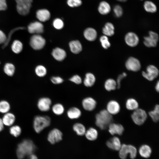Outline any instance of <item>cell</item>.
<instances>
[{
	"label": "cell",
	"instance_id": "44dd1931",
	"mask_svg": "<svg viewBox=\"0 0 159 159\" xmlns=\"http://www.w3.org/2000/svg\"><path fill=\"white\" fill-rule=\"evenodd\" d=\"M84 35L86 39L90 41L95 40L97 33L96 30L92 28H88L86 29L84 32Z\"/></svg>",
	"mask_w": 159,
	"mask_h": 159
},
{
	"label": "cell",
	"instance_id": "f35d334b",
	"mask_svg": "<svg viewBox=\"0 0 159 159\" xmlns=\"http://www.w3.org/2000/svg\"><path fill=\"white\" fill-rule=\"evenodd\" d=\"M4 71L5 73L8 75L12 76L14 73L15 67L12 64L6 63L4 66Z\"/></svg>",
	"mask_w": 159,
	"mask_h": 159
},
{
	"label": "cell",
	"instance_id": "11a10c76",
	"mask_svg": "<svg viewBox=\"0 0 159 159\" xmlns=\"http://www.w3.org/2000/svg\"></svg>",
	"mask_w": 159,
	"mask_h": 159
},
{
	"label": "cell",
	"instance_id": "5bb4252c",
	"mask_svg": "<svg viewBox=\"0 0 159 159\" xmlns=\"http://www.w3.org/2000/svg\"><path fill=\"white\" fill-rule=\"evenodd\" d=\"M29 32L31 34H39L44 31V26L39 21H35L30 23L28 26Z\"/></svg>",
	"mask_w": 159,
	"mask_h": 159
},
{
	"label": "cell",
	"instance_id": "7a4b0ae2",
	"mask_svg": "<svg viewBox=\"0 0 159 159\" xmlns=\"http://www.w3.org/2000/svg\"><path fill=\"white\" fill-rule=\"evenodd\" d=\"M112 120V115L106 110L100 111L95 116L96 125L102 130L105 129L108 127Z\"/></svg>",
	"mask_w": 159,
	"mask_h": 159
},
{
	"label": "cell",
	"instance_id": "4316f807",
	"mask_svg": "<svg viewBox=\"0 0 159 159\" xmlns=\"http://www.w3.org/2000/svg\"><path fill=\"white\" fill-rule=\"evenodd\" d=\"M115 27L113 24L110 22L106 23L102 29V33L104 35L111 37L115 33Z\"/></svg>",
	"mask_w": 159,
	"mask_h": 159
},
{
	"label": "cell",
	"instance_id": "4dcf8cb0",
	"mask_svg": "<svg viewBox=\"0 0 159 159\" xmlns=\"http://www.w3.org/2000/svg\"><path fill=\"white\" fill-rule=\"evenodd\" d=\"M73 129L77 134L79 136L85 135L86 131L85 127L80 123H75L73 126Z\"/></svg>",
	"mask_w": 159,
	"mask_h": 159
},
{
	"label": "cell",
	"instance_id": "f1b7e54d",
	"mask_svg": "<svg viewBox=\"0 0 159 159\" xmlns=\"http://www.w3.org/2000/svg\"><path fill=\"white\" fill-rule=\"evenodd\" d=\"M125 106L127 110L134 111L138 108L139 104L135 99L130 98L126 100Z\"/></svg>",
	"mask_w": 159,
	"mask_h": 159
},
{
	"label": "cell",
	"instance_id": "9c48e42d",
	"mask_svg": "<svg viewBox=\"0 0 159 159\" xmlns=\"http://www.w3.org/2000/svg\"><path fill=\"white\" fill-rule=\"evenodd\" d=\"M144 39L143 43L146 47H155L157 45L159 36L157 33L150 31L149 32V36L145 37Z\"/></svg>",
	"mask_w": 159,
	"mask_h": 159
},
{
	"label": "cell",
	"instance_id": "d590c367",
	"mask_svg": "<svg viewBox=\"0 0 159 159\" xmlns=\"http://www.w3.org/2000/svg\"><path fill=\"white\" fill-rule=\"evenodd\" d=\"M10 105L8 102L5 100L0 101V113H6L9 112Z\"/></svg>",
	"mask_w": 159,
	"mask_h": 159
},
{
	"label": "cell",
	"instance_id": "3957f363",
	"mask_svg": "<svg viewBox=\"0 0 159 159\" xmlns=\"http://www.w3.org/2000/svg\"><path fill=\"white\" fill-rule=\"evenodd\" d=\"M50 123L51 119L49 116L38 115L34 119L33 127L35 131L39 133L49 126Z\"/></svg>",
	"mask_w": 159,
	"mask_h": 159
},
{
	"label": "cell",
	"instance_id": "e0dca14e",
	"mask_svg": "<svg viewBox=\"0 0 159 159\" xmlns=\"http://www.w3.org/2000/svg\"><path fill=\"white\" fill-rule=\"evenodd\" d=\"M108 127L109 132L112 135H121L124 130V127L122 125L112 122L110 124Z\"/></svg>",
	"mask_w": 159,
	"mask_h": 159
},
{
	"label": "cell",
	"instance_id": "484cf974",
	"mask_svg": "<svg viewBox=\"0 0 159 159\" xmlns=\"http://www.w3.org/2000/svg\"><path fill=\"white\" fill-rule=\"evenodd\" d=\"M85 135L88 140L93 141L97 139L98 136V132L96 129L91 127L86 130Z\"/></svg>",
	"mask_w": 159,
	"mask_h": 159
},
{
	"label": "cell",
	"instance_id": "ffe728a7",
	"mask_svg": "<svg viewBox=\"0 0 159 159\" xmlns=\"http://www.w3.org/2000/svg\"><path fill=\"white\" fill-rule=\"evenodd\" d=\"M52 54L54 58L58 61H62L64 59L66 56L65 51L59 47L54 49Z\"/></svg>",
	"mask_w": 159,
	"mask_h": 159
},
{
	"label": "cell",
	"instance_id": "cb8c5ba5",
	"mask_svg": "<svg viewBox=\"0 0 159 159\" xmlns=\"http://www.w3.org/2000/svg\"><path fill=\"white\" fill-rule=\"evenodd\" d=\"M69 45L71 51L74 54H78L82 50V44L78 40L71 41L69 43Z\"/></svg>",
	"mask_w": 159,
	"mask_h": 159
},
{
	"label": "cell",
	"instance_id": "f546056e",
	"mask_svg": "<svg viewBox=\"0 0 159 159\" xmlns=\"http://www.w3.org/2000/svg\"><path fill=\"white\" fill-rule=\"evenodd\" d=\"M95 80V77L94 74L91 73H88L86 74L84 84L87 87H91L94 85Z\"/></svg>",
	"mask_w": 159,
	"mask_h": 159
},
{
	"label": "cell",
	"instance_id": "8d00e7d4",
	"mask_svg": "<svg viewBox=\"0 0 159 159\" xmlns=\"http://www.w3.org/2000/svg\"><path fill=\"white\" fill-rule=\"evenodd\" d=\"M23 45L22 43L18 40H15L11 46V49L15 53L18 54L22 50Z\"/></svg>",
	"mask_w": 159,
	"mask_h": 159
},
{
	"label": "cell",
	"instance_id": "ac0fdd59",
	"mask_svg": "<svg viewBox=\"0 0 159 159\" xmlns=\"http://www.w3.org/2000/svg\"><path fill=\"white\" fill-rule=\"evenodd\" d=\"M106 145L109 148L115 150H119L121 146L119 138L116 136L113 137L108 140Z\"/></svg>",
	"mask_w": 159,
	"mask_h": 159
},
{
	"label": "cell",
	"instance_id": "f907efd6",
	"mask_svg": "<svg viewBox=\"0 0 159 159\" xmlns=\"http://www.w3.org/2000/svg\"><path fill=\"white\" fill-rule=\"evenodd\" d=\"M4 125L2 119L0 118V132H1L4 128Z\"/></svg>",
	"mask_w": 159,
	"mask_h": 159
},
{
	"label": "cell",
	"instance_id": "bcb514c9",
	"mask_svg": "<svg viewBox=\"0 0 159 159\" xmlns=\"http://www.w3.org/2000/svg\"><path fill=\"white\" fill-rule=\"evenodd\" d=\"M51 82L54 84H58L62 83L63 79L59 77H53L51 79Z\"/></svg>",
	"mask_w": 159,
	"mask_h": 159
},
{
	"label": "cell",
	"instance_id": "b9f144b4",
	"mask_svg": "<svg viewBox=\"0 0 159 159\" xmlns=\"http://www.w3.org/2000/svg\"><path fill=\"white\" fill-rule=\"evenodd\" d=\"M53 24L56 29L59 30L62 29L64 26L63 21L59 18L55 19L53 21Z\"/></svg>",
	"mask_w": 159,
	"mask_h": 159
},
{
	"label": "cell",
	"instance_id": "277c9868",
	"mask_svg": "<svg viewBox=\"0 0 159 159\" xmlns=\"http://www.w3.org/2000/svg\"><path fill=\"white\" fill-rule=\"evenodd\" d=\"M119 150V156L122 159H126L128 154H130V157L132 159H134L136 156L137 149L135 147L131 145L123 144L121 145Z\"/></svg>",
	"mask_w": 159,
	"mask_h": 159
},
{
	"label": "cell",
	"instance_id": "9a60e30c",
	"mask_svg": "<svg viewBox=\"0 0 159 159\" xmlns=\"http://www.w3.org/2000/svg\"><path fill=\"white\" fill-rule=\"evenodd\" d=\"M97 102L93 98L88 97L84 99L82 102L83 108L88 111H92L96 107Z\"/></svg>",
	"mask_w": 159,
	"mask_h": 159
},
{
	"label": "cell",
	"instance_id": "83f0119b",
	"mask_svg": "<svg viewBox=\"0 0 159 159\" xmlns=\"http://www.w3.org/2000/svg\"><path fill=\"white\" fill-rule=\"evenodd\" d=\"M139 151L140 155L142 157L146 158L149 157L152 152L151 148L147 145H143L141 146Z\"/></svg>",
	"mask_w": 159,
	"mask_h": 159
},
{
	"label": "cell",
	"instance_id": "db71d44e",
	"mask_svg": "<svg viewBox=\"0 0 159 159\" xmlns=\"http://www.w3.org/2000/svg\"><path fill=\"white\" fill-rule=\"evenodd\" d=\"M119 1H120V2H125L127 1V0H117Z\"/></svg>",
	"mask_w": 159,
	"mask_h": 159
},
{
	"label": "cell",
	"instance_id": "ba28073f",
	"mask_svg": "<svg viewBox=\"0 0 159 159\" xmlns=\"http://www.w3.org/2000/svg\"><path fill=\"white\" fill-rule=\"evenodd\" d=\"M46 41L42 36L38 34H35L31 38L30 45L34 49L37 50L42 49L45 45Z\"/></svg>",
	"mask_w": 159,
	"mask_h": 159
},
{
	"label": "cell",
	"instance_id": "52a82bcc",
	"mask_svg": "<svg viewBox=\"0 0 159 159\" xmlns=\"http://www.w3.org/2000/svg\"><path fill=\"white\" fill-rule=\"evenodd\" d=\"M143 76L146 79L152 81L156 78L159 75V70L155 66L150 65L148 66L146 72H142Z\"/></svg>",
	"mask_w": 159,
	"mask_h": 159
},
{
	"label": "cell",
	"instance_id": "2e32d148",
	"mask_svg": "<svg viewBox=\"0 0 159 159\" xmlns=\"http://www.w3.org/2000/svg\"><path fill=\"white\" fill-rule=\"evenodd\" d=\"M120 109V106L118 102L115 100H111L108 102L106 110L112 115L118 113Z\"/></svg>",
	"mask_w": 159,
	"mask_h": 159
},
{
	"label": "cell",
	"instance_id": "d6a6232c",
	"mask_svg": "<svg viewBox=\"0 0 159 159\" xmlns=\"http://www.w3.org/2000/svg\"><path fill=\"white\" fill-rule=\"evenodd\" d=\"M143 6L145 10L147 12L154 13L157 11L156 6L151 1H145L144 3Z\"/></svg>",
	"mask_w": 159,
	"mask_h": 159
},
{
	"label": "cell",
	"instance_id": "681fc988",
	"mask_svg": "<svg viewBox=\"0 0 159 159\" xmlns=\"http://www.w3.org/2000/svg\"><path fill=\"white\" fill-rule=\"evenodd\" d=\"M6 40V37L5 34L0 30V44L5 42Z\"/></svg>",
	"mask_w": 159,
	"mask_h": 159
},
{
	"label": "cell",
	"instance_id": "d4e9b609",
	"mask_svg": "<svg viewBox=\"0 0 159 159\" xmlns=\"http://www.w3.org/2000/svg\"><path fill=\"white\" fill-rule=\"evenodd\" d=\"M98 11L100 14L105 15L110 13L111 7L109 4L105 1L100 2L98 7Z\"/></svg>",
	"mask_w": 159,
	"mask_h": 159
},
{
	"label": "cell",
	"instance_id": "603a6c76",
	"mask_svg": "<svg viewBox=\"0 0 159 159\" xmlns=\"http://www.w3.org/2000/svg\"><path fill=\"white\" fill-rule=\"evenodd\" d=\"M81 114L82 112L80 110L75 107L70 108L67 112L68 117L71 119L78 118L81 116Z\"/></svg>",
	"mask_w": 159,
	"mask_h": 159
},
{
	"label": "cell",
	"instance_id": "7dc6e473",
	"mask_svg": "<svg viewBox=\"0 0 159 159\" xmlns=\"http://www.w3.org/2000/svg\"><path fill=\"white\" fill-rule=\"evenodd\" d=\"M127 74L123 72L122 74L119 75L117 77V80L116 81L117 84V88L119 89L120 87V82L121 80L125 77L127 76Z\"/></svg>",
	"mask_w": 159,
	"mask_h": 159
},
{
	"label": "cell",
	"instance_id": "d6986e66",
	"mask_svg": "<svg viewBox=\"0 0 159 159\" xmlns=\"http://www.w3.org/2000/svg\"><path fill=\"white\" fill-rule=\"evenodd\" d=\"M50 16L49 11L47 9L39 10L36 12V17L41 22H45L48 20Z\"/></svg>",
	"mask_w": 159,
	"mask_h": 159
},
{
	"label": "cell",
	"instance_id": "74e56055",
	"mask_svg": "<svg viewBox=\"0 0 159 159\" xmlns=\"http://www.w3.org/2000/svg\"><path fill=\"white\" fill-rule=\"evenodd\" d=\"M21 132V127L17 125L12 126L9 129L10 134L15 137H17L19 136Z\"/></svg>",
	"mask_w": 159,
	"mask_h": 159
},
{
	"label": "cell",
	"instance_id": "7c38bea8",
	"mask_svg": "<svg viewBox=\"0 0 159 159\" xmlns=\"http://www.w3.org/2000/svg\"><path fill=\"white\" fill-rule=\"evenodd\" d=\"M52 103L51 100L47 97L40 98L38 101L37 106L39 109L41 111H49Z\"/></svg>",
	"mask_w": 159,
	"mask_h": 159
},
{
	"label": "cell",
	"instance_id": "1f68e13d",
	"mask_svg": "<svg viewBox=\"0 0 159 159\" xmlns=\"http://www.w3.org/2000/svg\"><path fill=\"white\" fill-rule=\"evenodd\" d=\"M104 87L105 90L108 91L115 90L117 88L116 82L112 79H108L105 81Z\"/></svg>",
	"mask_w": 159,
	"mask_h": 159
},
{
	"label": "cell",
	"instance_id": "5b68a950",
	"mask_svg": "<svg viewBox=\"0 0 159 159\" xmlns=\"http://www.w3.org/2000/svg\"><path fill=\"white\" fill-rule=\"evenodd\" d=\"M131 117L133 121L135 124L141 125L143 124L146 120L147 115L145 110L138 108L133 111Z\"/></svg>",
	"mask_w": 159,
	"mask_h": 159
},
{
	"label": "cell",
	"instance_id": "8fae6325",
	"mask_svg": "<svg viewBox=\"0 0 159 159\" xmlns=\"http://www.w3.org/2000/svg\"><path fill=\"white\" fill-rule=\"evenodd\" d=\"M63 134L62 132L57 128H54L48 133L47 140L51 144H54L62 140Z\"/></svg>",
	"mask_w": 159,
	"mask_h": 159
},
{
	"label": "cell",
	"instance_id": "816d5d0a",
	"mask_svg": "<svg viewBox=\"0 0 159 159\" xmlns=\"http://www.w3.org/2000/svg\"><path fill=\"white\" fill-rule=\"evenodd\" d=\"M155 89L157 92H159V82L158 81L155 86Z\"/></svg>",
	"mask_w": 159,
	"mask_h": 159
},
{
	"label": "cell",
	"instance_id": "c3c4849f",
	"mask_svg": "<svg viewBox=\"0 0 159 159\" xmlns=\"http://www.w3.org/2000/svg\"><path fill=\"white\" fill-rule=\"evenodd\" d=\"M7 8L5 0H0V11L5 10Z\"/></svg>",
	"mask_w": 159,
	"mask_h": 159
},
{
	"label": "cell",
	"instance_id": "f5cc1de1",
	"mask_svg": "<svg viewBox=\"0 0 159 159\" xmlns=\"http://www.w3.org/2000/svg\"><path fill=\"white\" fill-rule=\"evenodd\" d=\"M30 159H38L37 157L34 154H32L30 155Z\"/></svg>",
	"mask_w": 159,
	"mask_h": 159
},
{
	"label": "cell",
	"instance_id": "8992f818",
	"mask_svg": "<svg viewBox=\"0 0 159 159\" xmlns=\"http://www.w3.org/2000/svg\"><path fill=\"white\" fill-rule=\"evenodd\" d=\"M16 9L20 15H26L29 13L32 0H15Z\"/></svg>",
	"mask_w": 159,
	"mask_h": 159
},
{
	"label": "cell",
	"instance_id": "ab89813d",
	"mask_svg": "<svg viewBox=\"0 0 159 159\" xmlns=\"http://www.w3.org/2000/svg\"><path fill=\"white\" fill-rule=\"evenodd\" d=\"M100 40L102 46L104 49H107L110 47L111 44L107 36L105 35L101 36L100 38Z\"/></svg>",
	"mask_w": 159,
	"mask_h": 159
},
{
	"label": "cell",
	"instance_id": "e575fe53",
	"mask_svg": "<svg viewBox=\"0 0 159 159\" xmlns=\"http://www.w3.org/2000/svg\"><path fill=\"white\" fill-rule=\"evenodd\" d=\"M52 110L55 115H60L64 113V108L62 105L58 103L53 106L52 107Z\"/></svg>",
	"mask_w": 159,
	"mask_h": 159
},
{
	"label": "cell",
	"instance_id": "f6af8a7d",
	"mask_svg": "<svg viewBox=\"0 0 159 159\" xmlns=\"http://www.w3.org/2000/svg\"><path fill=\"white\" fill-rule=\"evenodd\" d=\"M69 80L77 84H80L82 83V79L78 75L73 76L69 79Z\"/></svg>",
	"mask_w": 159,
	"mask_h": 159
},
{
	"label": "cell",
	"instance_id": "7402d4cb",
	"mask_svg": "<svg viewBox=\"0 0 159 159\" xmlns=\"http://www.w3.org/2000/svg\"><path fill=\"white\" fill-rule=\"evenodd\" d=\"M15 118V117L13 114L8 112L5 113L2 119L4 125L10 126L14 123Z\"/></svg>",
	"mask_w": 159,
	"mask_h": 159
},
{
	"label": "cell",
	"instance_id": "30bf717a",
	"mask_svg": "<svg viewBox=\"0 0 159 159\" xmlns=\"http://www.w3.org/2000/svg\"><path fill=\"white\" fill-rule=\"evenodd\" d=\"M125 66L127 70L135 72L139 71L141 68L140 61L133 57H130L127 59L126 62Z\"/></svg>",
	"mask_w": 159,
	"mask_h": 159
},
{
	"label": "cell",
	"instance_id": "6da1fadb",
	"mask_svg": "<svg viewBox=\"0 0 159 159\" xmlns=\"http://www.w3.org/2000/svg\"><path fill=\"white\" fill-rule=\"evenodd\" d=\"M35 149L36 146L32 140H24L18 145L16 151L17 157L19 159H23L26 156L33 154Z\"/></svg>",
	"mask_w": 159,
	"mask_h": 159
},
{
	"label": "cell",
	"instance_id": "4fadbf2b",
	"mask_svg": "<svg viewBox=\"0 0 159 159\" xmlns=\"http://www.w3.org/2000/svg\"><path fill=\"white\" fill-rule=\"evenodd\" d=\"M125 40L127 44L132 47L136 46L139 42V39L137 35L132 32H128L126 34Z\"/></svg>",
	"mask_w": 159,
	"mask_h": 159
},
{
	"label": "cell",
	"instance_id": "60d3db41",
	"mask_svg": "<svg viewBox=\"0 0 159 159\" xmlns=\"http://www.w3.org/2000/svg\"><path fill=\"white\" fill-rule=\"evenodd\" d=\"M35 71L37 75L39 77H43L45 76L47 73L46 68L42 65L37 66Z\"/></svg>",
	"mask_w": 159,
	"mask_h": 159
},
{
	"label": "cell",
	"instance_id": "7bdbcfd3",
	"mask_svg": "<svg viewBox=\"0 0 159 159\" xmlns=\"http://www.w3.org/2000/svg\"><path fill=\"white\" fill-rule=\"evenodd\" d=\"M115 15L119 17L121 16L123 13V10L122 7L119 5H115L113 9Z\"/></svg>",
	"mask_w": 159,
	"mask_h": 159
},
{
	"label": "cell",
	"instance_id": "836d02e7",
	"mask_svg": "<svg viewBox=\"0 0 159 159\" xmlns=\"http://www.w3.org/2000/svg\"><path fill=\"white\" fill-rule=\"evenodd\" d=\"M148 114L154 122H158L159 120V105H155L153 110L148 112Z\"/></svg>",
	"mask_w": 159,
	"mask_h": 159
},
{
	"label": "cell",
	"instance_id": "ee69618b",
	"mask_svg": "<svg viewBox=\"0 0 159 159\" xmlns=\"http://www.w3.org/2000/svg\"><path fill=\"white\" fill-rule=\"evenodd\" d=\"M67 2L68 5L72 7L79 6L82 4L81 0H67Z\"/></svg>",
	"mask_w": 159,
	"mask_h": 159
}]
</instances>
